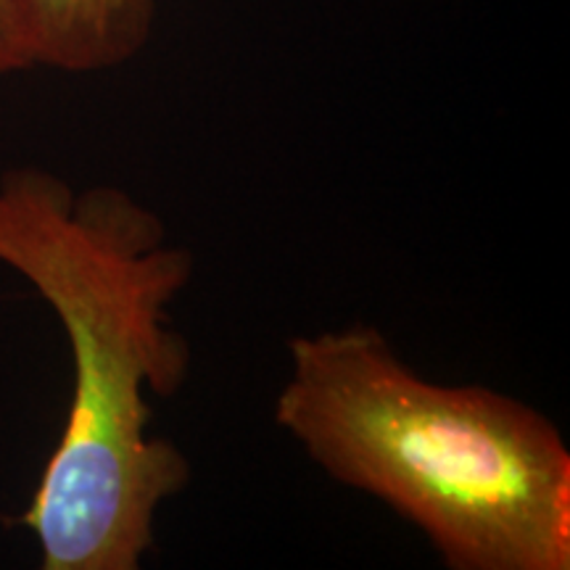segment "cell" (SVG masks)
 Returning a JSON list of instances; mask_svg holds the SVG:
<instances>
[{
  "instance_id": "4",
  "label": "cell",
  "mask_w": 570,
  "mask_h": 570,
  "mask_svg": "<svg viewBox=\"0 0 570 570\" xmlns=\"http://www.w3.org/2000/svg\"><path fill=\"white\" fill-rule=\"evenodd\" d=\"M35 69L21 27L19 0H0V77Z\"/></svg>"
},
{
  "instance_id": "3",
  "label": "cell",
  "mask_w": 570,
  "mask_h": 570,
  "mask_svg": "<svg viewBox=\"0 0 570 570\" xmlns=\"http://www.w3.org/2000/svg\"><path fill=\"white\" fill-rule=\"evenodd\" d=\"M32 67L98 75L140 56L159 0H19Z\"/></svg>"
},
{
  "instance_id": "1",
  "label": "cell",
  "mask_w": 570,
  "mask_h": 570,
  "mask_svg": "<svg viewBox=\"0 0 570 570\" xmlns=\"http://www.w3.org/2000/svg\"><path fill=\"white\" fill-rule=\"evenodd\" d=\"M0 265L38 291L71 354V402L21 525L42 570H138L156 515L190 483V462L154 436L148 396L169 399L190 346L169 306L194 254L151 206L117 185L77 190L42 167L0 175Z\"/></svg>"
},
{
  "instance_id": "2",
  "label": "cell",
  "mask_w": 570,
  "mask_h": 570,
  "mask_svg": "<svg viewBox=\"0 0 570 570\" xmlns=\"http://www.w3.org/2000/svg\"><path fill=\"white\" fill-rule=\"evenodd\" d=\"M275 423L452 570L570 568V449L544 412L417 375L375 325L296 336Z\"/></svg>"
}]
</instances>
